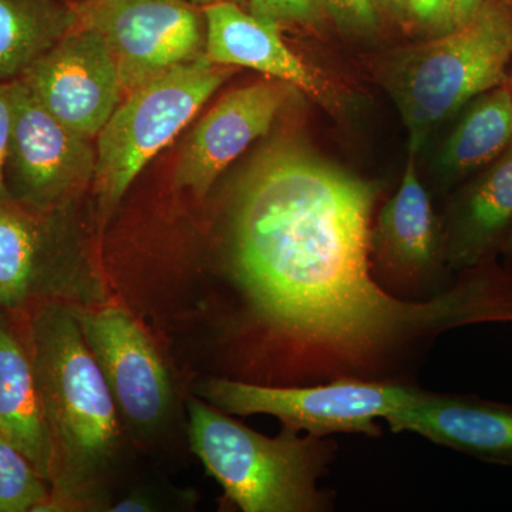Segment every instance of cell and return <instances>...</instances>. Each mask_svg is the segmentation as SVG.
<instances>
[{
	"mask_svg": "<svg viewBox=\"0 0 512 512\" xmlns=\"http://www.w3.org/2000/svg\"><path fill=\"white\" fill-rule=\"evenodd\" d=\"M379 190L316 161L279 165L231 212L228 271L248 318L291 363L295 386L414 383L448 330L512 322V275L476 266L424 302L377 284L370 234Z\"/></svg>",
	"mask_w": 512,
	"mask_h": 512,
	"instance_id": "1",
	"label": "cell"
},
{
	"mask_svg": "<svg viewBox=\"0 0 512 512\" xmlns=\"http://www.w3.org/2000/svg\"><path fill=\"white\" fill-rule=\"evenodd\" d=\"M190 443L225 497L244 512H325L333 495L320 490L338 454L329 437L284 427L276 437L248 429L210 403L191 400Z\"/></svg>",
	"mask_w": 512,
	"mask_h": 512,
	"instance_id": "2",
	"label": "cell"
},
{
	"mask_svg": "<svg viewBox=\"0 0 512 512\" xmlns=\"http://www.w3.org/2000/svg\"><path fill=\"white\" fill-rule=\"evenodd\" d=\"M28 348L53 451V484L89 477L113 456L119 441L116 402L82 326L60 305L29 316Z\"/></svg>",
	"mask_w": 512,
	"mask_h": 512,
	"instance_id": "3",
	"label": "cell"
},
{
	"mask_svg": "<svg viewBox=\"0 0 512 512\" xmlns=\"http://www.w3.org/2000/svg\"><path fill=\"white\" fill-rule=\"evenodd\" d=\"M511 62L512 9L500 0H483L450 32L403 52L389 82L410 146L419 148L430 128L507 83Z\"/></svg>",
	"mask_w": 512,
	"mask_h": 512,
	"instance_id": "4",
	"label": "cell"
},
{
	"mask_svg": "<svg viewBox=\"0 0 512 512\" xmlns=\"http://www.w3.org/2000/svg\"><path fill=\"white\" fill-rule=\"evenodd\" d=\"M231 73V67L204 56L124 96L97 136L94 184L104 215L113 214L144 165L190 123Z\"/></svg>",
	"mask_w": 512,
	"mask_h": 512,
	"instance_id": "5",
	"label": "cell"
},
{
	"mask_svg": "<svg viewBox=\"0 0 512 512\" xmlns=\"http://www.w3.org/2000/svg\"><path fill=\"white\" fill-rule=\"evenodd\" d=\"M416 383L338 379L308 386H268L244 380H207V403L231 416L266 414L282 426L318 437L336 433L382 436L376 421L412 402Z\"/></svg>",
	"mask_w": 512,
	"mask_h": 512,
	"instance_id": "6",
	"label": "cell"
},
{
	"mask_svg": "<svg viewBox=\"0 0 512 512\" xmlns=\"http://www.w3.org/2000/svg\"><path fill=\"white\" fill-rule=\"evenodd\" d=\"M74 9L109 47L124 96L205 56L204 10L188 0H92Z\"/></svg>",
	"mask_w": 512,
	"mask_h": 512,
	"instance_id": "7",
	"label": "cell"
},
{
	"mask_svg": "<svg viewBox=\"0 0 512 512\" xmlns=\"http://www.w3.org/2000/svg\"><path fill=\"white\" fill-rule=\"evenodd\" d=\"M12 87V134L5 183L10 200L36 212L94 181L97 150L43 109L20 80Z\"/></svg>",
	"mask_w": 512,
	"mask_h": 512,
	"instance_id": "8",
	"label": "cell"
},
{
	"mask_svg": "<svg viewBox=\"0 0 512 512\" xmlns=\"http://www.w3.org/2000/svg\"><path fill=\"white\" fill-rule=\"evenodd\" d=\"M416 153L410 146L402 184L372 229L370 268L390 295L424 302L448 291L457 279H448L446 249L429 194L417 177Z\"/></svg>",
	"mask_w": 512,
	"mask_h": 512,
	"instance_id": "9",
	"label": "cell"
},
{
	"mask_svg": "<svg viewBox=\"0 0 512 512\" xmlns=\"http://www.w3.org/2000/svg\"><path fill=\"white\" fill-rule=\"evenodd\" d=\"M19 80L63 126L92 141L124 99L109 47L99 33L82 25Z\"/></svg>",
	"mask_w": 512,
	"mask_h": 512,
	"instance_id": "10",
	"label": "cell"
},
{
	"mask_svg": "<svg viewBox=\"0 0 512 512\" xmlns=\"http://www.w3.org/2000/svg\"><path fill=\"white\" fill-rule=\"evenodd\" d=\"M295 87L279 82L232 90L195 126L174 170L175 187L205 197L222 171L265 136Z\"/></svg>",
	"mask_w": 512,
	"mask_h": 512,
	"instance_id": "11",
	"label": "cell"
},
{
	"mask_svg": "<svg viewBox=\"0 0 512 512\" xmlns=\"http://www.w3.org/2000/svg\"><path fill=\"white\" fill-rule=\"evenodd\" d=\"M80 326L121 414L137 429H154L170 407L171 384L144 330L117 308L89 313Z\"/></svg>",
	"mask_w": 512,
	"mask_h": 512,
	"instance_id": "12",
	"label": "cell"
},
{
	"mask_svg": "<svg viewBox=\"0 0 512 512\" xmlns=\"http://www.w3.org/2000/svg\"><path fill=\"white\" fill-rule=\"evenodd\" d=\"M392 433L419 434L431 443L512 467V406L476 396L419 390L384 419Z\"/></svg>",
	"mask_w": 512,
	"mask_h": 512,
	"instance_id": "13",
	"label": "cell"
},
{
	"mask_svg": "<svg viewBox=\"0 0 512 512\" xmlns=\"http://www.w3.org/2000/svg\"><path fill=\"white\" fill-rule=\"evenodd\" d=\"M205 56L221 66L249 67L325 100L322 80L285 45L281 26L256 18L237 3L205 6Z\"/></svg>",
	"mask_w": 512,
	"mask_h": 512,
	"instance_id": "14",
	"label": "cell"
},
{
	"mask_svg": "<svg viewBox=\"0 0 512 512\" xmlns=\"http://www.w3.org/2000/svg\"><path fill=\"white\" fill-rule=\"evenodd\" d=\"M0 433L47 483L55 476V451L28 348L0 318Z\"/></svg>",
	"mask_w": 512,
	"mask_h": 512,
	"instance_id": "15",
	"label": "cell"
},
{
	"mask_svg": "<svg viewBox=\"0 0 512 512\" xmlns=\"http://www.w3.org/2000/svg\"><path fill=\"white\" fill-rule=\"evenodd\" d=\"M512 222V143L461 202L444 242L450 269L481 264Z\"/></svg>",
	"mask_w": 512,
	"mask_h": 512,
	"instance_id": "16",
	"label": "cell"
},
{
	"mask_svg": "<svg viewBox=\"0 0 512 512\" xmlns=\"http://www.w3.org/2000/svg\"><path fill=\"white\" fill-rule=\"evenodd\" d=\"M77 26L76 9L60 0H0V83L19 80Z\"/></svg>",
	"mask_w": 512,
	"mask_h": 512,
	"instance_id": "17",
	"label": "cell"
},
{
	"mask_svg": "<svg viewBox=\"0 0 512 512\" xmlns=\"http://www.w3.org/2000/svg\"><path fill=\"white\" fill-rule=\"evenodd\" d=\"M511 143L512 92L503 84L474 101L448 137L441 163L450 174L470 173L497 160Z\"/></svg>",
	"mask_w": 512,
	"mask_h": 512,
	"instance_id": "18",
	"label": "cell"
},
{
	"mask_svg": "<svg viewBox=\"0 0 512 512\" xmlns=\"http://www.w3.org/2000/svg\"><path fill=\"white\" fill-rule=\"evenodd\" d=\"M40 212L18 202H0V309L28 305L42 271L45 229Z\"/></svg>",
	"mask_w": 512,
	"mask_h": 512,
	"instance_id": "19",
	"label": "cell"
},
{
	"mask_svg": "<svg viewBox=\"0 0 512 512\" xmlns=\"http://www.w3.org/2000/svg\"><path fill=\"white\" fill-rule=\"evenodd\" d=\"M47 481L0 433V512L35 511L50 497Z\"/></svg>",
	"mask_w": 512,
	"mask_h": 512,
	"instance_id": "20",
	"label": "cell"
},
{
	"mask_svg": "<svg viewBox=\"0 0 512 512\" xmlns=\"http://www.w3.org/2000/svg\"><path fill=\"white\" fill-rule=\"evenodd\" d=\"M248 12L275 25H312L326 13L323 0H248Z\"/></svg>",
	"mask_w": 512,
	"mask_h": 512,
	"instance_id": "21",
	"label": "cell"
},
{
	"mask_svg": "<svg viewBox=\"0 0 512 512\" xmlns=\"http://www.w3.org/2000/svg\"><path fill=\"white\" fill-rule=\"evenodd\" d=\"M404 12L420 28L437 35L450 32L461 23L454 0H404Z\"/></svg>",
	"mask_w": 512,
	"mask_h": 512,
	"instance_id": "22",
	"label": "cell"
},
{
	"mask_svg": "<svg viewBox=\"0 0 512 512\" xmlns=\"http://www.w3.org/2000/svg\"><path fill=\"white\" fill-rule=\"evenodd\" d=\"M326 13L357 32H372L379 25L375 0H323Z\"/></svg>",
	"mask_w": 512,
	"mask_h": 512,
	"instance_id": "23",
	"label": "cell"
},
{
	"mask_svg": "<svg viewBox=\"0 0 512 512\" xmlns=\"http://www.w3.org/2000/svg\"><path fill=\"white\" fill-rule=\"evenodd\" d=\"M12 117V87L10 83H0V202L10 200L5 183V167L12 134Z\"/></svg>",
	"mask_w": 512,
	"mask_h": 512,
	"instance_id": "24",
	"label": "cell"
},
{
	"mask_svg": "<svg viewBox=\"0 0 512 512\" xmlns=\"http://www.w3.org/2000/svg\"><path fill=\"white\" fill-rule=\"evenodd\" d=\"M111 511L114 512H141V511H150L148 505L143 503V501L138 500V498H128V500L121 501V503L117 504L116 507L111 508Z\"/></svg>",
	"mask_w": 512,
	"mask_h": 512,
	"instance_id": "25",
	"label": "cell"
},
{
	"mask_svg": "<svg viewBox=\"0 0 512 512\" xmlns=\"http://www.w3.org/2000/svg\"><path fill=\"white\" fill-rule=\"evenodd\" d=\"M483 0H454L460 22L466 20L481 5Z\"/></svg>",
	"mask_w": 512,
	"mask_h": 512,
	"instance_id": "26",
	"label": "cell"
},
{
	"mask_svg": "<svg viewBox=\"0 0 512 512\" xmlns=\"http://www.w3.org/2000/svg\"><path fill=\"white\" fill-rule=\"evenodd\" d=\"M192 5L198 6V8H205V6L215 5V3H237L242 8H247L248 0H188Z\"/></svg>",
	"mask_w": 512,
	"mask_h": 512,
	"instance_id": "27",
	"label": "cell"
},
{
	"mask_svg": "<svg viewBox=\"0 0 512 512\" xmlns=\"http://www.w3.org/2000/svg\"><path fill=\"white\" fill-rule=\"evenodd\" d=\"M375 2L386 8L404 10V0H375Z\"/></svg>",
	"mask_w": 512,
	"mask_h": 512,
	"instance_id": "28",
	"label": "cell"
},
{
	"mask_svg": "<svg viewBox=\"0 0 512 512\" xmlns=\"http://www.w3.org/2000/svg\"><path fill=\"white\" fill-rule=\"evenodd\" d=\"M60 2L67 3V5L77 8V6H82L84 3L92 2V0H60Z\"/></svg>",
	"mask_w": 512,
	"mask_h": 512,
	"instance_id": "29",
	"label": "cell"
},
{
	"mask_svg": "<svg viewBox=\"0 0 512 512\" xmlns=\"http://www.w3.org/2000/svg\"><path fill=\"white\" fill-rule=\"evenodd\" d=\"M512 72V70H511ZM510 89H511V92H512V73H511V77H510Z\"/></svg>",
	"mask_w": 512,
	"mask_h": 512,
	"instance_id": "30",
	"label": "cell"
}]
</instances>
